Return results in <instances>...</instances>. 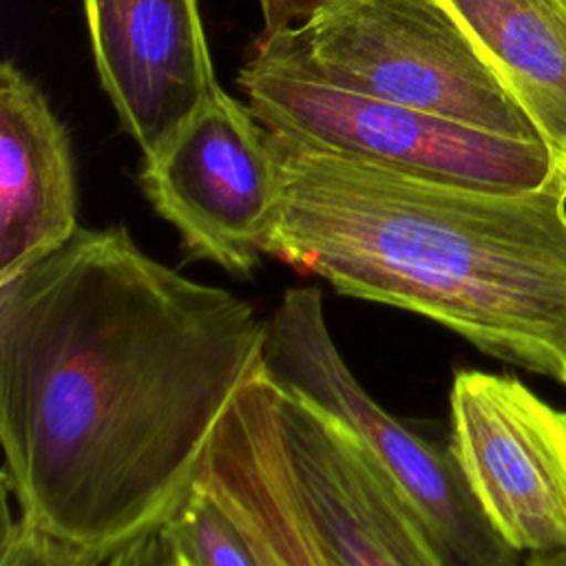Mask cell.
I'll use <instances>...</instances> for the list:
<instances>
[{"instance_id":"cell-1","label":"cell","mask_w":566,"mask_h":566,"mask_svg":"<svg viewBox=\"0 0 566 566\" xmlns=\"http://www.w3.org/2000/svg\"><path fill=\"white\" fill-rule=\"evenodd\" d=\"M265 336L250 303L124 226L80 228L0 281L2 484L20 513L108 555L161 528Z\"/></svg>"},{"instance_id":"cell-2","label":"cell","mask_w":566,"mask_h":566,"mask_svg":"<svg viewBox=\"0 0 566 566\" xmlns=\"http://www.w3.org/2000/svg\"><path fill=\"white\" fill-rule=\"evenodd\" d=\"M283 210L268 254L336 292L424 316L562 382L566 177L502 192L422 179L272 133Z\"/></svg>"},{"instance_id":"cell-3","label":"cell","mask_w":566,"mask_h":566,"mask_svg":"<svg viewBox=\"0 0 566 566\" xmlns=\"http://www.w3.org/2000/svg\"><path fill=\"white\" fill-rule=\"evenodd\" d=\"M237 84L272 133L380 168L502 192L564 175L544 142L484 133L336 84L307 57L294 27L261 33Z\"/></svg>"},{"instance_id":"cell-4","label":"cell","mask_w":566,"mask_h":566,"mask_svg":"<svg viewBox=\"0 0 566 566\" xmlns=\"http://www.w3.org/2000/svg\"><path fill=\"white\" fill-rule=\"evenodd\" d=\"M336 84L484 133H539L442 0H321L294 27Z\"/></svg>"},{"instance_id":"cell-5","label":"cell","mask_w":566,"mask_h":566,"mask_svg":"<svg viewBox=\"0 0 566 566\" xmlns=\"http://www.w3.org/2000/svg\"><path fill=\"white\" fill-rule=\"evenodd\" d=\"M265 371L281 387L343 420L416 506L455 566H520L482 513L447 447L385 411L345 363L316 287H292L265 318Z\"/></svg>"},{"instance_id":"cell-6","label":"cell","mask_w":566,"mask_h":566,"mask_svg":"<svg viewBox=\"0 0 566 566\" xmlns=\"http://www.w3.org/2000/svg\"><path fill=\"white\" fill-rule=\"evenodd\" d=\"M139 186L192 259L250 276L283 210V164L272 130L217 86L150 155Z\"/></svg>"},{"instance_id":"cell-7","label":"cell","mask_w":566,"mask_h":566,"mask_svg":"<svg viewBox=\"0 0 566 566\" xmlns=\"http://www.w3.org/2000/svg\"><path fill=\"white\" fill-rule=\"evenodd\" d=\"M270 398L292 491L329 566H455L343 420L272 376Z\"/></svg>"},{"instance_id":"cell-8","label":"cell","mask_w":566,"mask_h":566,"mask_svg":"<svg viewBox=\"0 0 566 566\" xmlns=\"http://www.w3.org/2000/svg\"><path fill=\"white\" fill-rule=\"evenodd\" d=\"M449 449L482 513L520 555L566 551V411L513 376L462 369Z\"/></svg>"},{"instance_id":"cell-9","label":"cell","mask_w":566,"mask_h":566,"mask_svg":"<svg viewBox=\"0 0 566 566\" xmlns=\"http://www.w3.org/2000/svg\"><path fill=\"white\" fill-rule=\"evenodd\" d=\"M95 71L150 155L217 86L199 0H82Z\"/></svg>"},{"instance_id":"cell-10","label":"cell","mask_w":566,"mask_h":566,"mask_svg":"<svg viewBox=\"0 0 566 566\" xmlns=\"http://www.w3.org/2000/svg\"><path fill=\"white\" fill-rule=\"evenodd\" d=\"M77 223L71 137L42 88L0 66V281L69 243Z\"/></svg>"},{"instance_id":"cell-11","label":"cell","mask_w":566,"mask_h":566,"mask_svg":"<svg viewBox=\"0 0 566 566\" xmlns=\"http://www.w3.org/2000/svg\"><path fill=\"white\" fill-rule=\"evenodd\" d=\"M197 480L228 511L259 566H329L290 484L265 371L223 416Z\"/></svg>"},{"instance_id":"cell-12","label":"cell","mask_w":566,"mask_h":566,"mask_svg":"<svg viewBox=\"0 0 566 566\" xmlns=\"http://www.w3.org/2000/svg\"><path fill=\"white\" fill-rule=\"evenodd\" d=\"M566 177V0H442Z\"/></svg>"},{"instance_id":"cell-13","label":"cell","mask_w":566,"mask_h":566,"mask_svg":"<svg viewBox=\"0 0 566 566\" xmlns=\"http://www.w3.org/2000/svg\"><path fill=\"white\" fill-rule=\"evenodd\" d=\"M161 533L186 566H259L239 526L197 478L161 524Z\"/></svg>"},{"instance_id":"cell-14","label":"cell","mask_w":566,"mask_h":566,"mask_svg":"<svg viewBox=\"0 0 566 566\" xmlns=\"http://www.w3.org/2000/svg\"><path fill=\"white\" fill-rule=\"evenodd\" d=\"M108 553L60 537L27 515H4L0 566H104Z\"/></svg>"},{"instance_id":"cell-15","label":"cell","mask_w":566,"mask_h":566,"mask_svg":"<svg viewBox=\"0 0 566 566\" xmlns=\"http://www.w3.org/2000/svg\"><path fill=\"white\" fill-rule=\"evenodd\" d=\"M104 566H168V544L161 528L124 544Z\"/></svg>"},{"instance_id":"cell-16","label":"cell","mask_w":566,"mask_h":566,"mask_svg":"<svg viewBox=\"0 0 566 566\" xmlns=\"http://www.w3.org/2000/svg\"><path fill=\"white\" fill-rule=\"evenodd\" d=\"M321 0H259L263 15V33H276L298 27Z\"/></svg>"},{"instance_id":"cell-17","label":"cell","mask_w":566,"mask_h":566,"mask_svg":"<svg viewBox=\"0 0 566 566\" xmlns=\"http://www.w3.org/2000/svg\"><path fill=\"white\" fill-rule=\"evenodd\" d=\"M526 566H566V551L533 555Z\"/></svg>"},{"instance_id":"cell-18","label":"cell","mask_w":566,"mask_h":566,"mask_svg":"<svg viewBox=\"0 0 566 566\" xmlns=\"http://www.w3.org/2000/svg\"><path fill=\"white\" fill-rule=\"evenodd\" d=\"M168 566H186V564H184V562H181V559H179V557L168 548Z\"/></svg>"},{"instance_id":"cell-19","label":"cell","mask_w":566,"mask_h":566,"mask_svg":"<svg viewBox=\"0 0 566 566\" xmlns=\"http://www.w3.org/2000/svg\"><path fill=\"white\" fill-rule=\"evenodd\" d=\"M562 385L566 387V360H564V374H562Z\"/></svg>"}]
</instances>
